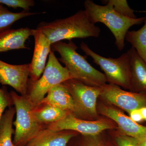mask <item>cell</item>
I'll list each match as a JSON object with an SVG mask.
<instances>
[{
	"label": "cell",
	"instance_id": "cell-1",
	"mask_svg": "<svg viewBox=\"0 0 146 146\" xmlns=\"http://www.w3.org/2000/svg\"><path fill=\"white\" fill-rule=\"evenodd\" d=\"M48 39L51 44L67 39L97 37L99 36V27L89 21L84 10L77 11L68 18L51 22H41L36 29Z\"/></svg>",
	"mask_w": 146,
	"mask_h": 146
},
{
	"label": "cell",
	"instance_id": "cell-2",
	"mask_svg": "<svg viewBox=\"0 0 146 146\" xmlns=\"http://www.w3.org/2000/svg\"><path fill=\"white\" fill-rule=\"evenodd\" d=\"M52 47L53 51L60 54L58 60L65 65L72 79L90 86L100 87L106 84L107 79L104 74L91 65L86 56L77 52L78 47L72 40L68 43L62 41L56 42Z\"/></svg>",
	"mask_w": 146,
	"mask_h": 146
},
{
	"label": "cell",
	"instance_id": "cell-3",
	"mask_svg": "<svg viewBox=\"0 0 146 146\" xmlns=\"http://www.w3.org/2000/svg\"><path fill=\"white\" fill-rule=\"evenodd\" d=\"M84 5L89 21L95 25L101 23L105 25L114 35L115 45L121 51L124 48L126 35L129 29L133 26L141 25L146 20V16L132 19L122 16L107 3L100 5L91 0H86Z\"/></svg>",
	"mask_w": 146,
	"mask_h": 146
},
{
	"label": "cell",
	"instance_id": "cell-4",
	"mask_svg": "<svg viewBox=\"0 0 146 146\" xmlns=\"http://www.w3.org/2000/svg\"><path fill=\"white\" fill-rule=\"evenodd\" d=\"M10 94L16 110V119L13 121L15 127L13 146H25L47 125L36 119L33 112L35 106L27 95H19L13 91Z\"/></svg>",
	"mask_w": 146,
	"mask_h": 146
},
{
	"label": "cell",
	"instance_id": "cell-5",
	"mask_svg": "<svg viewBox=\"0 0 146 146\" xmlns=\"http://www.w3.org/2000/svg\"><path fill=\"white\" fill-rule=\"evenodd\" d=\"M70 79L68 69L60 64L54 51L52 50L42 76L35 82L29 80L28 96L35 107L52 88Z\"/></svg>",
	"mask_w": 146,
	"mask_h": 146
},
{
	"label": "cell",
	"instance_id": "cell-6",
	"mask_svg": "<svg viewBox=\"0 0 146 146\" xmlns=\"http://www.w3.org/2000/svg\"><path fill=\"white\" fill-rule=\"evenodd\" d=\"M80 48L87 56L93 59L104 72L107 81L110 84L130 89L131 77L130 57L129 52L123 53L117 58H106L92 50L86 43L82 42Z\"/></svg>",
	"mask_w": 146,
	"mask_h": 146
},
{
	"label": "cell",
	"instance_id": "cell-7",
	"mask_svg": "<svg viewBox=\"0 0 146 146\" xmlns=\"http://www.w3.org/2000/svg\"><path fill=\"white\" fill-rule=\"evenodd\" d=\"M63 83L74 99L77 111V115L96 116L97 100L100 95V86H88L74 79Z\"/></svg>",
	"mask_w": 146,
	"mask_h": 146
},
{
	"label": "cell",
	"instance_id": "cell-8",
	"mask_svg": "<svg viewBox=\"0 0 146 146\" xmlns=\"http://www.w3.org/2000/svg\"><path fill=\"white\" fill-rule=\"evenodd\" d=\"M100 88L102 98L129 113L146 107V94L124 91L115 84H105Z\"/></svg>",
	"mask_w": 146,
	"mask_h": 146
},
{
	"label": "cell",
	"instance_id": "cell-9",
	"mask_svg": "<svg viewBox=\"0 0 146 146\" xmlns=\"http://www.w3.org/2000/svg\"><path fill=\"white\" fill-rule=\"evenodd\" d=\"M47 128L54 131L70 130L84 136H96L112 127L102 121H89L79 119L70 113L63 119L47 125Z\"/></svg>",
	"mask_w": 146,
	"mask_h": 146
},
{
	"label": "cell",
	"instance_id": "cell-10",
	"mask_svg": "<svg viewBox=\"0 0 146 146\" xmlns=\"http://www.w3.org/2000/svg\"><path fill=\"white\" fill-rule=\"evenodd\" d=\"M30 63L11 65L0 60V84L9 85L21 96L27 95Z\"/></svg>",
	"mask_w": 146,
	"mask_h": 146
},
{
	"label": "cell",
	"instance_id": "cell-11",
	"mask_svg": "<svg viewBox=\"0 0 146 146\" xmlns=\"http://www.w3.org/2000/svg\"><path fill=\"white\" fill-rule=\"evenodd\" d=\"M35 40L34 52L30 63V74L31 82L39 80L46 68L47 57L51 51L52 45L44 34L38 30L32 29Z\"/></svg>",
	"mask_w": 146,
	"mask_h": 146
},
{
	"label": "cell",
	"instance_id": "cell-12",
	"mask_svg": "<svg viewBox=\"0 0 146 146\" xmlns=\"http://www.w3.org/2000/svg\"><path fill=\"white\" fill-rule=\"evenodd\" d=\"M100 110L102 115L116 122L125 136L135 138L138 141L146 139V126L139 124L119 110L113 108L103 106Z\"/></svg>",
	"mask_w": 146,
	"mask_h": 146
},
{
	"label": "cell",
	"instance_id": "cell-13",
	"mask_svg": "<svg viewBox=\"0 0 146 146\" xmlns=\"http://www.w3.org/2000/svg\"><path fill=\"white\" fill-rule=\"evenodd\" d=\"M77 133L70 130L57 131L47 127L40 131L25 146H67Z\"/></svg>",
	"mask_w": 146,
	"mask_h": 146
},
{
	"label": "cell",
	"instance_id": "cell-14",
	"mask_svg": "<svg viewBox=\"0 0 146 146\" xmlns=\"http://www.w3.org/2000/svg\"><path fill=\"white\" fill-rule=\"evenodd\" d=\"M40 104L49 105L67 110L75 116L77 114L72 97L63 83L52 88L38 105Z\"/></svg>",
	"mask_w": 146,
	"mask_h": 146
},
{
	"label": "cell",
	"instance_id": "cell-15",
	"mask_svg": "<svg viewBox=\"0 0 146 146\" xmlns=\"http://www.w3.org/2000/svg\"><path fill=\"white\" fill-rule=\"evenodd\" d=\"M32 36L31 29L28 27L8 29L0 31V52L13 50L29 49L26 42Z\"/></svg>",
	"mask_w": 146,
	"mask_h": 146
},
{
	"label": "cell",
	"instance_id": "cell-16",
	"mask_svg": "<svg viewBox=\"0 0 146 146\" xmlns=\"http://www.w3.org/2000/svg\"><path fill=\"white\" fill-rule=\"evenodd\" d=\"M130 54L131 77L130 89L133 92H146V63L131 47L128 50Z\"/></svg>",
	"mask_w": 146,
	"mask_h": 146
},
{
	"label": "cell",
	"instance_id": "cell-17",
	"mask_svg": "<svg viewBox=\"0 0 146 146\" xmlns=\"http://www.w3.org/2000/svg\"><path fill=\"white\" fill-rule=\"evenodd\" d=\"M33 112L38 121L47 125L63 119L71 113L67 110L45 104L36 106Z\"/></svg>",
	"mask_w": 146,
	"mask_h": 146
},
{
	"label": "cell",
	"instance_id": "cell-18",
	"mask_svg": "<svg viewBox=\"0 0 146 146\" xmlns=\"http://www.w3.org/2000/svg\"><path fill=\"white\" fill-rule=\"evenodd\" d=\"M16 114L15 107L6 110L0 123V146H13L12 135L15 129L13 128V119Z\"/></svg>",
	"mask_w": 146,
	"mask_h": 146
},
{
	"label": "cell",
	"instance_id": "cell-19",
	"mask_svg": "<svg viewBox=\"0 0 146 146\" xmlns=\"http://www.w3.org/2000/svg\"><path fill=\"white\" fill-rule=\"evenodd\" d=\"M143 27L137 31L127 32L125 40L130 43L146 63V20Z\"/></svg>",
	"mask_w": 146,
	"mask_h": 146
},
{
	"label": "cell",
	"instance_id": "cell-20",
	"mask_svg": "<svg viewBox=\"0 0 146 146\" xmlns=\"http://www.w3.org/2000/svg\"><path fill=\"white\" fill-rule=\"evenodd\" d=\"M38 13L23 10L19 13H13L0 4V31L10 29L16 21Z\"/></svg>",
	"mask_w": 146,
	"mask_h": 146
},
{
	"label": "cell",
	"instance_id": "cell-21",
	"mask_svg": "<svg viewBox=\"0 0 146 146\" xmlns=\"http://www.w3.org/2000/svg\"><path fill=\"white\" fill-rule=\"evenodd\" d=\"M112 6L115 11L122 16L127 18L135 19L137 18L134 10L131 8L126 0H109L102 1Z\"/></svg>",
	"mask_w": 146,
	"mask_h": 146
},
{
	"label": "cell",
	"instance_id": "cell-22",
	"mask_svg": "<svg viewBox=\"0 0 146 146\" xmlns=\"http://www.w3.org/2000/svg\"><path fill=\"white\" fill-rule=\"evenodd\" d=\"M13 106L10 93L6 87L0 88V123L1 118L6 110Z\"/></svg>",
	"mask_w": 146,
	"mask_h": 146
},
{
	"label": "cell",
	"instance_id": "cell-23",
	"mask_svg": "<svg viewBox=\"0 0 146 146\" xmlns=\"http://www.w3.org/2000/svg\"><path fill=\"white\" fill-rule=\"evenodd\" d=\"M0 4L14 9L21 8L29 11L34 6L35 2L33 0H0Z\"/></svg>",
	"mask_w": 146,
	"mask_h": 146
},
{
	"label": "cell",
	"instance_id": "cell-24",
	"mask_svg": "<svg viewBox=\"0 0 146 146\" xmlns=\"http://www.w3.org/2000/svg\"><path fill=\"white\" fill-rule=\"evenodd\" d=\"M116 142L118 146H139L137 140L125 135L117 137Z\"/></svg>",
	"mask_w": 146,
	"mask_h": 146
},
{
	"label": "cell",
	"instance_id": "cell-25",
	"mask_svg": "<svg viewBox=\"0 0 146 146\" xmlns=\"http://www.w3.org/2000/svg\"><path fill=\"white\" fill-rule=\"evenodd\" d=\"M129 114L130 115L129 117L136 123L140 122L143 121L140 112V109L133 110L129 112Z\"/></svg>",
	"mask_w": 146,
	"mask_h": 146
},
{
	"label": "cell",
	"instance_id": "cell-26",
	"mask_svg": "<svg viewBox=\"0 0 146 146\" xmlns=\"http://www.w3.org/2000/svg\"><path fill=\"white\" fill-rule=\"evenodd\" d=\"M141 115L143 121H146V107H143L140 109Z\"/></svg>",
	"mask_w": 146,
	"mask_h": 146
},
{
	"label": "cell",
	"instance_id": "cell-27",
	"mask_svg": "<svg viewBox=\"0 0 146 146\" xmlns=\"http://www.w3.org/2000/svg\"><path fill=\"white\" fill-rule=\"evenodd\" d=\"M138 145L139 146H146V139L142 141H138Z\"/></svg>",
	"mask_w": 146,
	"mask_h": 146
},
{
	"label": "cell",
	"instance_id": "cell-28",
	"mask_svg": "<svg viewBox=\"0 0 146 146\" xmlns=\"http://www.w3.org/2000/svg\"><path fill=\"white\" fill-rule=\"evenodd\" d=\"M94 146V145L91 146V145H90V146Z\"/></svg>",
	"mask_w": 146,
	"mask_h": 146
}]
</instances>
